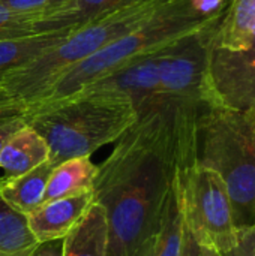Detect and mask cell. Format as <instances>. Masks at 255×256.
I'll return each instance as SVG.
<instances>
[{"label":"cell","instance_id":"obj_1","mask_svg":"<svg viewBox=\"0 0 255 256\" xmlns=\"http://www.w3.org/2000/svg\"><path fill=\"white\" fill-rule=\"evenodd\" d=\"M116 142L98 165L93 195L107 214L108 256H134L159 230L176 171L137 122Z\"/></svg>","mask_w":255,"mask_h":256},{"label":"cell","instance_id":"obj_2","mask_svg":"<svg viewBox=\"0 0 255 256\" xmlns=\"http://www.w3.org/2000/svg\"><path fill=\"white\" fill-rule=\"evenodd\" d=\"M216 20L171 44L158 54L159 88L137 122L150 129L174 171L197 164L203 117L218 106L207 81V58Z\"/></svg>","mask_w":255,"mask_h":256},{"label":"cell","instance_id":"obj_3","mask_svg":"<svg viewBox=\"0 0 255 256\" xmlns=\"http://www.w3.org/2000/svg\"><path fill=\"white\" fill-rule=\"evenodd\" d=\"M26 123L48 144L50 162L90 158L117 141L137 120L131 100L105 93H75L62 100L27 106Z\"/></svg>","mask_w":255,"mask_h":256},{"label":"cell","instance_id":"obj_4","mask_svg":"<svg viewBox=\"0 0 255 256\" xmlns=\"http://www.w3.org/2000/svg\"><path fill=\"white\" fill-rule=\"evenodd\" d=\"M164 0H138L66 34L57 45L0 81V98L26 106L41 99L45 90L68 69L146 21Z\"/></svg>","mask_w":255,"mask_h":256},{"label":"cell","instance_id":"obj_5","mask_svg":"<svg viewBox=\"0 0 255 256\" xmlns=\"http://www.w3.org/2000/svg\"><path fill=\"white\" fill-rule=\"evenodd\" d=\"M219 18H222V14L212 18L200 16L191 8L189 0H164L138 27L117 38L87 60L63 72L45 90L41 99L32 105L69 98L84 86L120 69L126 63L152 54Z\"/></svg>","mask_w":255,"mask_h":256},{"label":"cell","instance_id":"obj_6","mask_svg":"<svg viewBox=\"0 0 255 256\" xmlns=\"http://www.w3.org/2000/svg\"><path fill=\"white\" fill-rule=\"evenodd\" d=\"M222 178L237 230L255 226V118L222 106L201 120L197 164Z\"/></svg>","mask_w":255,"mask_h":256},{"label":"cell","instance_id":"obj_7","mask_svg":"<svg viewBox=\"0 0 255 256\" xmlns=\"http://www.w3.org/2000/svg\"><path fill=\"white\" fill-rule=\"evenodd\" d=\"M183 222L195 242L219 255L237 243V226L227 188L210 168L194 165L176 171Z\"/></svg>","mask_w":255,"mask_h":256},{"label":"cell","instance_id":"obj_8","mask_svg":"<svg viewBox=\"0 0 255 256\" xmlns=\"http://www.w3.org/2000/svg\"><path fill=\"white\" fill-rule=\"evenodd\" d=\"M207 81L218 106L255 118V30L240 50L210 45Z\"/></svg>","mask_w":255,"mask_h":256},{"label":"cell","instance_id":"obj_9","mask_svg":"<svg viewBox=\"0 0 255 256\" xmlns=\"http://www.w3.org/2000/svg\"><path fill=\"white\" fill-rule=\"evenodd\" d=\"M161 50L126 63L120 69L84 86L77 93H105L125 98L131 100L137 114L143 112L158 94V54Z\"/></svg>","mask_w":255,"mask_h":256},{"label":"cell","instance_id":"obj_10","mask_svg":"<svg viewBox=\"0 0 255 256\" xmlns=\"http://www.w3.org/2000/svg\"><path fill=\"white\" fill-rule=\"evenodd\" d=\"M93 204V190L42 202L26 216L29 230L38 244L63 240L84 219Z\"/></svg>","mask_w":255,"mask_h":256},{"label":"cell","instance_id":"obj_11","mask_svg":"<svg viewBox=\"0 0 255 256\" xmlns=\"http://www.w3.org/2000/svg\"><path fill=\"white\" fill-rule=\"evenodd\" d=\"M138 0H71L60 10L35 21V33H71Z\"/></svg>","mask_w":255,"mask_h":256},{"label":"cell","instance_id":"obj_12","mask_svg":"<svg viewBox=\"0 0 255 256\" xmlns=\"http://www.w3.org/2000/svg\"><path fill=\"white\" fill-rule=\"evenodd\" d=\"M48 159V144L27 123L20 128L0 150V168L5 171L6 177L29 172Z\"/></svg>","mask_w":255,"mask_h":256},{"label":"cell","instance_id":"obj_13","mask_svg":"<svg viewBox=\"0 0 255 256\" xmlns=\"http://www.w3.org/2000/svg\"><path fill=\"white\" fill-rule=\"evenodd\" d=\"M54 165L47 160L29 172L0 180V195L15 212L27 216L44 202V192Z\"/></svg>","mask_w":255,"mask_h":256},{"label":"cell","instance_id":"obj_14","mask_svg":"<svg viewBox=\"0 0 255 256\" xmlns=\"http://www.w3.org/2000/svg\"><path fill=\"white\" fill-rule=\"evenodd\" d=\"M98 165L90 158L68 159L53 168L44 192V202L77 196L93 190Z\"/></svg>","mask_w":255,"mask_h":256},{"label":"cell","instance_id":"obj_15","mask_svg":"<svg viewBox=\"0 0 255 256\" xmlns=\"http://www.w3.org/2000/svg\"><path fill=\"white\" fill-rule=\"evenodd\" d=\"M62 256H108L107 214L93 204L84 219L63 238Z\"/></svg>","mask_w":255,"mask_h":256},{"label":"cell","instance_id":"obj_16","mask_svg":"<svg viewBox=\"0 0 255 256\" xmlns=\"http://www.w3.org/2000/svg\"><path fill=\"white\" fill-rule=\"evenodd\" d=\"M255 30V0H230L215 28L212 46L240 50Z\"/></svg>","mask_w":255,"mask_h":256},{"label":"cell","instance_id":"obj_17","mask_svg":"<svg viewBox=\"0 0 255 256\" xmlns=\"http://www.w3.org/2000/svg\"><path fill=\"white\" fill-rule=\"evenodd\" d=\"M69 33H35L0 40V81L57 45ZM2 99V98H0Z\"/></svg>","mask_w":255,"mask_h":256},{"label":"cell","instance_id":"obj_18","mask_svg":"<svg viewBox=\"0 0 255 256\" xmlns=\"http://www.w3.org/2000/svg\"><path fill=\"white\" fill-rule=\"evenodd\" d=\"M183 231H185L183 213L180 206L177 180L174 176L171 189L165 200L159 230L155 240L153 256H180Z\"/></svg>","mask_w":255,"mask_h":256},{"label":"cell","instance_id":"obj_19","mask_svg":"<svg viewBox=\"0 0 255 256\" xmlns=\"http://www.w3.org/2000/svg\"><path fill=\"white\" fill-rule=\"evenodd\" d=\"M36 246L26 216L9 207L0 195V255L29 256Z\"/></svg>","mask_w":255,"mask_h":256},{"label":"cell","instance_id":"obj_20","mask_svg":"<svg viewBox=\"0 0 255 256\" xmlns=\"http://www.w3.org/2000/svg\"><path fill=\"white\" fill-rule=\"evenodd\" d=\"M35 16L17 14L0 3V40L35 34Z\"/></svg>","mask_w":255,"mask_h":256},{"label":"cell","instance_id":"obj_21","mask_svg":"<svg viewBox=\"0 0 255 256\" xmlns=\"http://www.w3.org/2000/svg\"><path fill=\"white\" fill-rule=\"evenodd\" d=\"M71 0H0L2 4L9 8L11 10L23 15L35 16L36 21L53 15L66 6Z\"/></svg>","mask_w":255,"mask_h":256},{"label":"cell","instance_id":"obj_22","mask_svg":"<svg viewBox=\"0 0 255 256\" xmlns=\"http://www.w3.org/2000/svg\"><path fill=\"white\" fill-rule=\"evenodd\" d=\"M221 256H255V226L237 230L236 246Z\"/></svg>","mask_w":255,"mask_h":256},{"label":"cell","instance_id":"obj_23","mask_svg":"<svg viewBox=\"0 0 255 256\" xmlns=\"http://www.w3.org/2000/svg\"><path fill=\"white\" fill-rule=\"evenodd\" d=\"M189 3L195 14L203 18H212L224 14L230 0H189Z\"/></svg>","mask_w":255,"mask_h":256},{"label":"cell","instance_id":"obj_24","mask_svg":"<svg viewBox=\"0 0 255 256\" xmlns=\"http://www.w3.org/2000/svg\"><path fill=\"white\" fill-rule=\"evenodd\" d=\"M26 124L24 114H17V116H8V117H0V150L5 146V142L20 129Z\"/></svg>","mask_w":255,"mask_h":256},{"label":"cell","instance_id":"obj_25","mask_svg":"<svg viewBox=\"0 0 255 256\" xmlns=\"http://www.w3.org/2000/svg\"><path fill=\"white\" fill-rule=\"evenodd\" d=\"M62 248H63V240L42 243L38 244L36 249L29 256H62Z\"/></svg>","mask_w":255,"mask_h":256},{"label":"cell","instance_id":"obj_26","mask_svg":"<svg viewBox=\"0 0 255 256\" xmlns=\"http://www.w3.org/2000/svg\"><path fill=\"white\" fill-rule=\"evenodd\" d=\"M180 256H201V248H200V244L195 242V238L191 236V232L188 231L186 226H185V231H183V242H182Z\"/></svg>","mask_w":255,"mask_h":256},{"label":"cell","instance_id":"obj_27","mask_svg":"<svg viewBox=\"0 0 255 256\" xmlns=\"http://www.w3.org/2000/svg\"><path fill=\"white\" fill-rule=\"evenodd\" d=\"M27 106L24 104L11 100V99H0V117H8V116H17V114H24Z\"/></svg>","mask_w":255,"mask_h":256},{"label":"cell","instance_id":"obj_28","mask_svg":"<svg viewBox=\"0 0 255 256\" xmlns=\"http://www.w3.org/2000/svg\"><path fill=\"white\" fill-rule=\"evenodd\" d=\"M158 234V232H156ZM155 240H156V236L149 238L135 254L134 256H153V249H155Z\"/></svg>","mask_w":255,"mask_h":256},{"label":"cell","instance_id":"obj_29","mask_svg":"<svg viewBox=\"0 0 255 256\" xmlns=\"http://www.w3.org/2000/svg\"><path fill=\"white\" fill-rule=\"evenodd\" d=\"M201 248V246H200ZM201 256H221L218 252L212 250V249H206V248H201Z\"/></svg>","mask_w":255,"mask_h":256},{"label":"cell","instance_id":"obj_30","mask_svg":"<svg viewBox=\"0 0 255 256\" xmlns=\"http://www.w3.org/2000/svg\"><path fill=\"white\" fill-rule=\"evenodd\" d=\"M0 256H5V255H0Z\"/></svg>","mask_w":255,"mask_h":256}]
</instances>
